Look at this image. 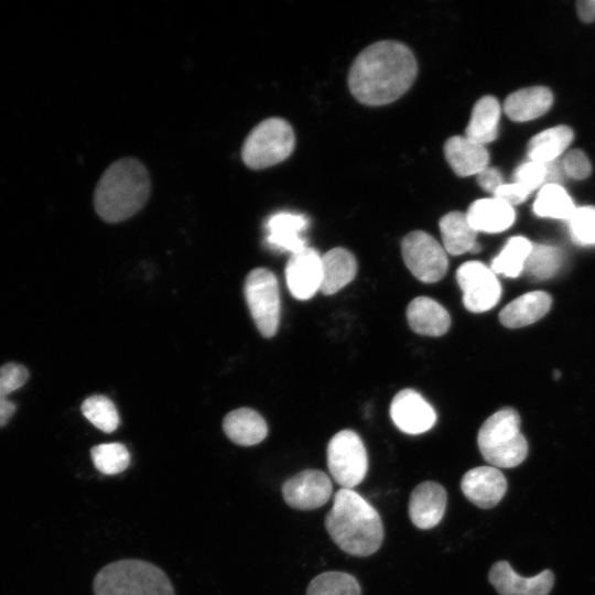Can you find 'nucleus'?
I'll return each instance as SVG.
<instances>
[{
  "label": "nucleus",
  "mask_w": 595,
  "mask_h": 595,
  "mask_svg": "<svg viewBox=\"0 0 595 595\" xmlns=\"http://www.w3.org/2000/svg\"><path fill=\"white\" fill-rule=\"evenodd\" d=\"M520 416L513 408H502L482 424L477 443L490 466L511 468L526 459L528 443L520 431Z\"/></svg>",
  "instance_id": "obj_5"
},
{
  "label": "nucleus",
  "mask_w": 595,
  "mask_h": 595,
  "mask_svg": "<svg viewBox=\"0 0 595 595\" xmlns=\"http://www.w3.org/2000/svg\"><path fill=\"white\" fill-rule=\"evenodd\" d=\"M567 223L575 244L595 247V206L576 208Z\"/></svg>",
  "instance_id": "obj_35"
},
{
  "label": "nucleus",
  "mask_w": 595,
  "mask_h": 595,
  "mask_svg": "<svg viewBox=\"0 0 595 595\" xmlns=\"http://www.w3.org/2000/svg\"><path fill=\"white\" fill-rule=\"evenodd\" d=\"M552 305V298L544 291L524 293L508 303L499 313L500 323L509 328L530 325L543 317Z\"/></svg>",
  "instance_id": "obj_21"
},
{
  "label": "nucleus",
  "mask_w": 595,
  "mask_h": 595,
  "mask_svg": "<svg viewBox=\"0 0 595 595\" xmlns=\"http://www.w3.org/2000/svg\"><path fill=\"white\" fill-rule=\"evenodd\" d=\"M244 290L258 331L264 337H272L280 321V292L275 275L266 268H256L248 273Z\"/></svg>",
  "instance_id": "obj_8"
},
{
  "label": "nucleus",
  "mask_w": 595,
  "mask_h": 595,
  "mask_svg": "<svg viewBox=\"0 0 595 595\" xmlns=\"http://www.w3.org/2000/svg\"><path fill=\"white\" fill-rule=\"evenodd\" d=\"M440 231L445 251L453 256L480 250L476 231L470 226L466 213L450 212L440 219Z\"/></svg>",
  "instance_id": "obj_25"
},
{
  "label": "nucleus",
  "mask_w": 595,
  "mask_h": 595,
  "mask_svg": "<svg viewBox=\"0 0 595 595\" xmlns=\"http://www.w3.org/2000/svg\"><path fill=\"white\" fill-rule=\"evenodd\" d=\"M322 283L320 291L332 295L347 285L357 273V261L354 255L345 248L336 247L323 256Z\"/></svg>",
  "instance_id": "obj_22"
},
{
  "label": "nucleus",
  "mask_w": 595,
  "mask_h": 595,
  "mask_svg": "<svg viewBox=\"0 0 595 595\" xmlns=\"http://www.w3.org/2000/svg\"><path fill=\"white\" fill-rule=\"evenodd\" d=\"M562 259L563 253L558 247L532 244L523 270L534 279H549L559 271Z\"/></svg>",
  "instance_id": "obj_32"
},
{
  "label": "nucleus",
  "mask_w": 595,
  "mask_h": 595,
  "mask_svg": "<svg viewBox=\"0 0 595 595\" xmlns=\"http://www.w3.org/2000/svg\"><path fill=\"white\" fill-rule=\"evenodd\" d=\"M488 580L500 595H549L554 584L552 571L522 577L507 561H498L489 570Z\"/></svg>",
  "instance_id": "obj_15"
},
{
  "label": "nucleus",
  "mask_w": 595,
  "mask_h": 595,
  "mask_svg": "<svg viewBox=\"0 0 595 595\" xmlns=\"http://www.w3.org/2000/svg\"><path fill=\"white\" fill-rule=\"evenodd\" d=\"M28 378L29 371L21 364L7 363L0 367V428L8 424L17 410L9 394L21 388Z\"/></svg>",
  "instance_id": "obj_30"
},
{
  "label": "nucleus",
  "mask_w": 595,
  "mask_h": 595,
  "mask_svg": "<svg viewBox=\"0 0 595 595\" xmlns=\"http://www.w3.org/2000/svg\"><path fill=\"white\" fill-rule=\"evenodd\" d=\"M477 182L484 191L493 194L504 184L500 171L490 166L477 174Z\"/></svg>",
  "instance_id": "obj_39"
},
{
  "label": "nucleus",
  "mask_w": 595,
  "mask_h": 595,
  "mask_svg": "<svg viewBox=\"0 0 595 595\" xmlns=\"http://www.w3.org/2000/svg\"><path fill=\"white\" fill-rule=\"evenodd\" d=\"M418 73L411 50L398 41H380L355 58L348 74L353 96L368 106H382L400 98Z\"/></svg>",
  "instance_id": "obj_1"
},
{
  "label": "nucleus",
  "mask_w": 595,
  "mask_h": 595,
  "mask_svg": "<svg viewBox=\"0 0 595 595\" xmlns=\"http://www.w3.org/2000/svg\"><path fill=\"white\" fill-rule=\"evenodd\" d=\"M361 588L355 576L346 572L331 571L315 576L309 584L306 595H360Z\"/></svg>",
  "instance_id": "obj_31"
},
{
  "label": "nucleus",
  "mask_w": 595,
  "mask_h": 595,
  "mask_svg": "<svg viewBox=\"0 0 595 595\" xmlns=\"http://www.w3.org/2000/svg\"><path fill=\"white\" fill-rule=\"evenodd\" d=\"M456 281L463 292V303L473 313L491 310L499 301L501 285L497 275L480 261H467L456 271Z\"/></svg>",
  "instance_id": "obj_10"
},
{
  "label": "nucleus",
  "mask_w": 595,
  "mask_h": 595,
  "mask_svg": "<svg viewBox=\"0 0 595 595\" xmlns=\"http://www.w3.org/2000/svg\"><path fill=\"white\" fill-rule=\"evenodd\" d=\"M151 182L145 166L133 158L113 162L99 178L94 206L107 223H119L137 214L147 203Z\"/></svg>",
  "instance_id": "obj_3"
},
{
  "label": "nucleus",
  "mask_w": 595,
  "mask_h": 595,
  "mask_svg": "<svg viewBox=\"0 0 595 595\" xmlns=\"http://www.w3.org/2000/svg\"><path fill=\"white\" fill-rule=\"evenodd\" d=\"M513 182L524 187L530 193L549 183V163L528 161L517 167Z\"/></svg>",
  "instance_id": "obj_36"
},
{
  "label": "nucleus",
  "mask_w": 595,
  "mask_h": 595,
  "mask_svg": "<svg viewBox=\"0 0 595 595\" xmlns=\"http://www.w3.org/2000/svg\"><path fill=\"white\" fill-rule=\"evenodd\" d=\"M285 280L290 293L298 300H309L320 291L322 260L320 253L306 247L291 255L285 267Z\"/></svg>",
  "instance_id": "obj_13"
},
{
  "label": "nucleus",
  "mask_w": 595,
  "mask_h": 595,
  "mask_svg": "<svg viewBox=\"0 0 595 595\" xmlns=\"http://www.w3.org/2000/svg\"><path fill=\"white\" fill-rule=\"evenodd\" d=\"M530 192L516 182L504 183L494 194L495 197L512 205L521 204L524 202Z\"/></svg>",
  "instance_id": "obj_38"
},
{
  "label": "nucleus",
  "mask_w": 595,
  "mask_h": 595,
  "mask_svg": "<svg viewBox=\"0 0 595 595\" xmlns=\"http://www.w3.org/2000/svg\"><path fill=\"white\" fill-rule=\"evenodd\" d=\"M562 169L570 177L583 180L591 174L592 165L583 151L574 149L565 154Z\"/></svg>",
  "instance_id": "obj_37"
},
{
  "label": "nucleus",
  "mask_w": 595,
  "mask_h": 595,
  "mask_svg": "<svg viewBox=\"0 0 595 595\" xmlns=\"http://www.w3.org/2000/svg\"><path fill=\"white\" fill-rule=\"evenodd\" d=\"M90 456L95 467L104 475H116L130 464L128 448L118 442L104 443L91 447Z\"/></svg>",
  "instance_id": "obj_33"
},
{
  "label": "nucleus",
  "mask_w": 595,
  "mask_h": 595,
  "mask_svg": "<svg viewBox=\"0 0 595 595\" xmlns=\"http://www.w3.org/2000/svg\"><path fill=\"white\" fill-rule=\"evenodd\" d=\"M401 252L407 268L424 283L441 280L447 271V252L433 236L425 231L409 232L402 239Z\"/></svg>",
  "instance_id": "obj_9"
},
{
  "label": "nucleus",
  "mask_w": 595,
  "mask_h": 595,
  "mask_svg": "<svg viewBox=\"0 0 595 595\" xmlns=\"http://www.w3.org/2000/svg\"><path fill=\"white\" fill-rule=\"evenodd\" d=\"M461 489L472 504L482 509H489L498 505L505 496L507 480L497 467L478 466L463 475Z\"/></svg>",
  "instance_id": "obj_14"
},
{
  "label": "nucleus",
  "mask_w": 595,
  "mask_h": 595,
  "mask_svg": "<svg viewBox=\"0 0 595 595\" xmlns=\"http://www.w3.org/2000/svg\"><path fill=\"white\" fill-rule=\"evenodd\" d=\"M573 137V131L567 126L549 128L529 141L527 154L530 161L551 163L569 148Z\"/></svg>",
  "instance_id": "obj_27"
},
{
  "label": "nucleus",
  "mask_w": 595,
  "mask_h": 595,
  "mask_svg": "<svg viewBox=\"0 0 595 595\" xmlns=\"http://www.w3.org/2000/svg\"><path fill=\"white\" fill-rule=\"evenodd\" d=\"M500 105L494 96L482 97L474 106L465 136L480 144L493 142L498 134Z\"/></svg>",
  "instance_id": "obj_26"
},
{
  "label": "nucleus",
  "mask_w": 595,
  "mask_h": 595,
  "mask_svg": "<svg viewBox=\"0 0 595 595\" xmlns=\"http://www.w3.org/2000/svg\"><path fill=\"white\" fill-rule=\"evenodd\" d=\"M407 320L411 329L421 335L441 336L451 326V316L437 301L419 296L407 307Z\"/></svg>",
  "instance_id": "obj_20"
},
{
  "label": "nucleus",
  "mask_w": 595,
  "mask_h": 595,
  "mask_svg": "<svg viewBox=\"0 0 595 595\" xmlns=\"http://www.w3.org/2000/svg\"><path fill=\"white\" fill-rule=\"evenodd\" d=\"M84 416L105 433L113 432L119 425V414L113 402L106 396L96 394L82 404Z\"/></svg>",
  "instance_id": "obj_34"
},
{
  "label": "nucleus",
  "mask_w": 595,
  "mask_h": 595,
  "mask_svg": "<svg viewBox=\"0 0 595 595\" xmlns=\"http://www.w3.org/2000/svg\"><path fill=\"white\" fill-rule=\"evenodd\" d=\"M553 95L543 86L519 89L510 94L504 104V111L513 121H529L544 115L552 106Z\"/></svg>",
  "instance_id": "obj_23"
},
{
  "label": "nucleus",
  "mask_w": 595,
  "mask_h": 595,
  "mask_svg": "<svg viewBox=\"0 0 595 595\" xmlns=\"http://www.w3.org/2000/svg\"><path fill=\"white\" fill-rule=\"evenodd\" d=\"M532 244L524 237H511L502 250L493 259L490 269L497 274L516 278L524 269Z\"/></svg>",
  "instance_id": "obj_29"
},
{
  "label": "nucleus",
  "mask_w": 595,
  "mask_h": 595,
  "mask_svg": "<svg viewBox=\"0 0 595 595\" xmlns=\"http://www.w3.org/2000/svg\"><path fill=\"white\" fill-rule=\"evenodd\" d=\"M333 491L329 477L320 469H304L282 485V496L291 508L313 510L325 505Z\"/></svg>",
  "instance_id": "obj_11"
},
{
  "label": "nucleus",
  "mask_w": 595,
  "mask_h": 595,
  "mask_svg": "<svg viewBox=\"0 0 595 595\" xmlns=\"http://www.w3.org/2000/svg\"><path fill=\"white\" fill-rule=\"evenodd\" d=\"M294 144L290 123L282 118H269L247 136L241 149L242 161L253 170L269 167L289 158Z\"/></svg>",
  "instance_id": "obj_6"
},
{
  "label": "nucleus",
  "mask_w": 595,
  "mask_h": 595,
  "mask_svg": "<svg viewBox=\"0 0 595 595\" xmlns=\"http://www.w3.org/2000/svg\"><path fill=\"white\" fill-rule=\"evenodd\" d=\"M327 467L343 488L359 485L368 470V455L360 436L353 430L337 432L328 442Z\"/></svg>",
  "instance_id": "obj_7"
},
{
  "label": "nucleus",
  "mask_w": 595,
  "mask_h": 595,
  "mask_svg": "<svg viewBox=\"0 0 595 595\" xmlns=\"http://www.w3.org/2000/svg\"><path fill=\"white\" fill-rule=\"evenodd\" d=\"M95 595H175L167 575L156 565L125 559L105 565L93 583Z\"/></svg>",
  "instance_id": "obj_4"
},
{
  "label": "nucleus",
  "mask_w": 595,
  "mask_h": 595,
  "mask_svg": "<svg viewBox=\"0 0 595 595\" xmlns=\"http://www.w3.org/2000/svg\"><path fill=\"white\" fill-rule=\"evenodd\" d=\"M575 209L572 198L558 183L544 184L533 204L536 215L554 219L569 220Z\"/></svg>",
  "instance_id": "obj_28"
},
{
  "label": "nucleus",
  "mask_w": 595,
  "mask_h": 595,
  "mask_svg": "<svg viewBox=\"0 0 595 595\" xmlns=\"http://www.w3.org/2000/svg\"><path fill=\"white\" fill-rule=\"evenodd\" d=\"M223 429L227 437L235 444L251 446L262 442L268 434L264 419L255 410L240 408L229 412Z\"/></svg>",
  "instance_id": "obj_24"
},
{
  "label": "nucleus",
  "mask_w": 595,
  "mask_h": 595,
  "mask_svg": "<svg viewBox=\"0 0 595 595\" xmlns=\"http://www.w3.org/2000/svg\"><path fill=\"white\" fill-rule=\"evenodd\" d=\"M446 491L435 482H423L414 487L409 499V517L422 530L436 527L446 509Z\"/></svg>",
  "instance_id": "obj_16"
},
{
  "label": "nucleus",
  "mask_w": 595,
  "mask_h": 595,
  "mask_svg": "<svg viewBox=\"0 0 595 595\" xmlns=\"http://www.w3.org/2000/svg\"><path fill=\"white\" fill-rule=\"evenodd\" d=\"M445 159L458 176L477 175L488 166L489 153L480 144L466 136H455L444 144Z\"/></svg>",
  "instance_id": "obj_18"
},
{
  "label": "nucleus",
  "mask_w": 595,
  "mask_h": 595,
  "mask_svg": "<svg viewBox=\"0 0 595 595\" xmlns=\"http://www.w3.org/2000/svg\"><path fill=\"white\" fill-rule=\"evenodd\" d=\"M577 13L585 22L595 20V0H582L577 2Z\"/></svg>",
  "instance_id": "obj_40"
},
{
  "label": "nucleus",
  "mask_w": 595,
  "mask_h": 595,
  "mask_svg": "<svg viewBox=\"0 0 595 595\" xmlns=\"http://www.w3.org/2000/svg\"><path fill=\"white\" fill-rule=\"evenodd\" d=\"M474 230L496 234L508 229L515 221L513 207L497 198H480L470 204L466 212Z\"/></svg>",
  "instance_id": "obj_19"
},
{
  "label": "nucleus",
  "mask_w": 595,
  "mask_h": 595,
  "mask_svg": "<svg viewBox=\"0 0 595 595\" xmlns=\"http://www.w3.org/2000/svg\"><path fill=\"white\" fill-rule=\"evenodd\" d=\"M331 539L353 556L375 553L383 540V526L378 511L358 493L340 488L324 521Z\"/></svg>",
  "instance_id": "obj_2"
},
{
  "label": "nucleus",
  "mask_w": 595,
  "mask_h": 595,
  "mask_svg": "<svg viewBox=\"0 0 595 595\" xmlns=\"http://www.w3.org/2000/svg\"><path fill=\"white\" fill-rule=\"evenodd\" d=\"M309 220L302 214L280 212L271 215L266 221V242L278 251H288L291 255L306 248L303 237Z\"/></svg>",
  "instance_id": "obj_17"
},
{
  "label": "nucleus",
  "mask_w": 595,
  "mask_h": 595,
  "mask_svg": "<svg viewBox=\"0 0 595 595\" xmlns=\"http://www.w3.org/2000/svg\"><path fill=\"white\" fill-rule=\"evenodd\" d=\"M390 416L403 433L416 435L433 428L436 413L433 407L415 390L403 389L392 399Z\"/></svg>",
  "instance_id": "obj_12"
}]
</instances>
